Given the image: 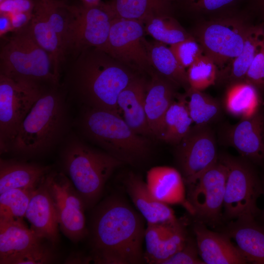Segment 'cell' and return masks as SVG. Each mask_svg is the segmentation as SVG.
<instances>
[{"label":"cell","mask_w":264,"mask_h":264,"mask_svg":"<svg viewBox=\"0 0 264 264\" xmlns=\"http://www.w3.org/2000/svg\"><path fill=\"white\" fill-rule=\"evenodd\" d=\"M143 218L117 196H110L95 207L89 234L95 264H139L145 262Z\"/></svg>","instance_id":"6da1fadb"},{"label":"cell","mask_w":264,"mask_h":264,"mask_svg":"<svg viewBox=\"0 0 264 264\" xmlns=\"http://www.w3.org/2000/svg\"><path fill=\"white\" fill-rule=\"evenodd\" d=\"M136 76L106 52L91 47L72 57L65 81L70 93L86 107L119 113L118 96Z\"/></svg>","instance_id":"7a4b0ae2"},{"label":"cell","mask_w":264,"mask_h":264,"mask_svg":"<svg viewBox=\"0 0 264 264\" xmlns=\"http://www.w3.org/2000/svg\"><path fill=\"white\" fill-rule=\"evenodd\" d=\"M68 118L60 85L46 86L21 123L8 152L32 157L49 151L65 135Z\"/></svg>","instance_id":"3957f363"},{"label":"cell","mask_w":264,"mask_h":264,"mask_svg":"<svg viewBox=\"0 0 264 264\" xmlns=\"http://www.w3.org/2000/svg\"><path fill=\"white\" fill-rule=\"evenodd\" d=\"M80 118L85 136L123 163L134 165L147 157L149 141L135 133L119 115L110 110L86 107Z\"/></svg>","instance_id":"277c9868"},{"label":"cell","mask_w":264,"mask_h":264,"mask_svg":"<svg viewBox=\"0 0 264 264\" xmlns=\"http://www.w3.org/2000/svg\"><path fill=\"white\" fill-rule=\"evenodd\" d=\"M64 168L86 209L93 207L114 170L123 164L107 152L92 148L77 138L70 139L61 154Z\"/></svg>","instance_id":"5b68a950"},{"label":"cell","mask_w":264,"mask_h":264,"mask_svg":"<svg viewBox=\"0 0 264 264\" xmlns=\"http://www.w3.org/2000/svg\"><path fill=\"white\" fill-rule=\"evenodd\" d=\"M14 33L1 48L0 74L44 85H60L61 77L49 55L36 42L28 26Z\"/></svg>","instance_id":"8992f818"},{"label":"cell","mask_w":264,"mask_h":264,"mask_svg":"<svg viewBox=\"0 0 264 264\" xmlns=\"http://www.w3.org/2000/svg\"><path fill=\"white\" fill-rule=\"evenodd\" d=\"M227 169L223 217L227 220L255 219L260 213L257 200L263 194L262 182L247 159L224 155L219 157Z\"/></svg>","instance_id":"52a82bcc"},{"label":"cell","mask_w":264,"mask_h":264,"mask_svg":"<svg viewBox=\"0 0 264 264\" xmlns=\"http://www.w3.org/2000/svg\"><path fill=\"white\" fill-rule=\"evenodd\" d=\"M47 86L0 74L1 154L8 152L21 123Z\"/></svg>","instance_id":"ba28073f"},{"label":"cell","mask_w":264,"mask_h":264,"mask_svg":"<svg viewBox=\"0 0 264 264\" xmlns=\"http://www.w3.org/2000/svg\"><path fill=\"white\" fill-rule=\"evenodd\" d=\"M248 26L239 19L225 18L204 23L197 30L195 39L220 69L218 73L241 53Z\"/></svg>","instance_id":"9c48e42d"},{"label":"cell","mask_w":264,"mask_h":264,"mask_svg":"<svg viewBox=\"0 0 264 264\" xmlns=\"http://www.w3.org/2000/svg\"><path fill=\"white\" fill-rule=\"evenodd\" d=\"M227 177V168L218 158L197 178L186 185L187 199L198 221L215 225L221 220Z\"/></svg>","instance_id":"30bf717a"},{"label":"cell","mask_w":264,"mask_h":264,"mask_svg":"<svg viewBox=\"0 0 264 264\" xmlns=\"http://www.w3.org/2000/svg\"><path fill=\"white\" fill-rule=\"evenodd\" d=\"M47 177L60 230L72 242L81 241L88 234L82 198L64 173L50 171Z\"/></svg>","instance_id":"8fae6325"},{"label":"cell","mask_w":264,"mask_h":264,"mask_svg":"<svg viewBox=\"0 0 264 264\" xmlns=\"http://www.w3.org/2000/svg\"><path fill=\"white\" fill-rule=\"evenodd\" d=\"M214 132L209 125H194L177 144L175 156L185 185L218 160Z\"/></svg>","instance_id":"7c38bea8"},{"label":"cell","mask_w":264,"mask_h":264,"mask_svg":"<svg viewBox=\"0 0 264 264\" xmlns=\"http://www.w3.org/2000/svg\"><path fill=\"white\" fill-rule=\"evenodd\" d=\"M143 22L114 18L104 51L130 68L150 73Z\"/></svg>","instance_id":"4fadbf2b"},{"label":"cell","mask_w":264,"mask_h":264,"mask_svg":"<svg viewBox=\"0 0 264 264\" xmlns=\"http://www.w3.org/2000/svg\"><path fill=\"white\" fill-rule=\"evenodd\" d=\"M114 19L106 3L76 7L70 55L91 47L104 50Z\"/></svg>","instance_id":"5bb4252c"},{"label":"cell","mask_w":264,"mask_h":264,"mask_svg":"<svg viewBox=\"0 0 264 264\" xmlns=\"http://www.w3.org/2000/svg\"><path fill=\"white\" fill-rule=\"evenodd\" d=\"M187 237L184 223L178 219L165 224H147L144 235L145 262L163 264L183 247Z\"/></svg>","instance_id":"9a60e30c"},{"label":"cell","mask_w":264,"mask_h":264,"mask_svg":"<svg viewBox=\"0 0 264 264\" xmlns=\"http://www.w3.org/2000/svg\"><path fill=\"white\" fill-rule=\"evenodd\" d=\"M25 217L38 236L53 246L58 243L59 225L47 175L33 191Z\"/></svg>","instance_id":"2e32d148"},{"label":"cell","mask_w":264,"mask_h":264,"mask_svg":"<svg viewBox=\"0 0 264 264\" xmlns=\"http://www.w3.org/2000/svg\"><path fill=\"white\" fill-rule=\"evenodd\" d=\"M227 139L243 157L261 163L264 160V112L261 109L230 126Z\"/></svg>","instance_id":"e0dca14e"},{"label":"cell","mask_w":264,"mask_h":264,"mask_svg":"<svg viewBox=\"0 0 264 264\" xmlns=\"http://www.w3.org/2000/svg\"><path fill=\"white\" fill-rule=\"evenodd\" d=\"M151 79L147 83L145 110L153 136L162 139L165 132V117L175 99V86L157 72L151 71Z\"/></svg>","instance_id":"ac0fdd59"},{"label":"cell","mask_w":264,"mask_h":264,"mask_svg":"<svg viewBox=\"0 0 264 264\" xmlns=\"http://www.w3.org/2000/svg\"><path fill=\"white\" fill-rule=\"evenodd\" d=\"M199 255L205 264H243L247 262L224 233L208 229L198 221L194 226Z\"/></svg>","instance_id":"d6986e66"},{"label":"cell","mask_w":264,"mask_h":264,"mask_svg":"<svg viewBox=\"0 0 264 264\" xmlns=\"http://www.w3.org/2000/svg\"><path fill=\"white\" fill-rule=\"evenodd\" d=\"M146 183L150 193L166 204H180L192 215L194 210L187 199L185 182L181 173L165 166H155L148 171Z\"/></svg>","instance_id":"ffe728a7"},{"label":"cell","mask_w":264,"mask_h":264,"mask_svg":"<svg viewBox=\"0 0 264 264\" xmlns=\"http://www.w3.org/2000/svg\"><path fill=\"white\" fill-rule=\"evenodd\" d=\"M124 183L133 205L147 224H165L177 219L168 204L158 201L150 193L146 182L139 175L129 173Z\"/></svg>","instance_id":"44dd1931"},{"label":"cell","mask_w":264,"mask_h":264,"mask_svg":"<svg viewBox=\"0 0 264 264\" xmlns=\"http://www.w3.org/2000/svg\"><path fill=\"white\" fill-rule=\"evenodd\" d=\"M223 233L235 241L247 263L264 264V226L255 219L231 220Z\"/></svg>","instance_id":"7402d4cb"},{"label":"cell","mask_w":264,"mask_h":264,"mask_svg":"<svg viewBox=\"0 0 264 264\" xmlns=\"http://www.w3.org/2000/svg\"><path fill=\"white\" fill-rule=\"evenodd\" d=\"M147 83L142 78L135 77L120 92L117 99L119 110L124 119L137 134L153 136L150 130L145 110Z\"/></svg>","instance_id":"603a6c76"},{"label":"cell","mask_w":264,"mask_h":264,"mask_svg":"<svg viewBox=\"0 0 264 264\" xmlns=\"http://www.w3.org/2000/svg\"><path fill=\"white\" fill-rule=\"evenodd\" d=\"M50 171L48 166L1 158L0 194L13 189H35Z\"/></svg>","instance_id":"cb8c5ba5"},{"label":"cell","mask_w":264,"mask_h":264,"mask_svg":"<svg viewBox=\"0 0 264 264\" xmlns=\"http://www.w3.org/2000/svg\"><path fill=\"white\" fill-rule=\"evenodd\" d=\"M43 240L23 221L0 220V264H8L13 258Z\"/></svg>","instance_id":"d4e9b609"},{"label":"cell","mask_w":264,"mask_h":264,"mask_svg":"<svg viewBox=\"0 0 264 264\" xmlns=\"http://www.w3.org/2000/svg\"><path fill=\"white\" fill-rule=\"evenodd\" d=\"M28 29L36 42L49 55L56 72L61 77L67 55L58 36L36 4Z\"/></svg>","instance_id":"484cf974"},{"label":"cell","mask_w":264,"mask_h":264,"mask_svg":"<svg viewBox=\"0 0 264 264\" xmlns=\"http://www.w3.org/2000/svg\"><path fill=\"white\" fill-rule=\"evenodd\" d=\"M264 47V26L262 25L249 26L241 53L226 69L218 73V78L220 77L226 80L229 84L244 81L251 62Z\"/></svg>","instance_id":"4316f807"},{"label":"cell","mask_w":264,"mask_h":264,"mask_svg":"<svg viewBox=\"0 0 264 264\" xmlns=\"http://www.w3.org/2000/svg\"><path fill=\"white\" fill-rule=\"evenodd\" d=\"M262 100L259 89L246 81L229 85L223 106L230 114L241 118L249 117L261 110Z\"/></svg>","instance_id":"83f0119b"},{"label":"cell","mask_w":264,"mask_h":264,"mask_svg":"<svg viewBox=\"0 0 264 264\" xmlns=\"http://www.w3.org/2000/svg\"><path fill=\"white\" fill-rule=\"evenodd\" d=\"M35 4L58 36L68 58L70 55L76 6H69L56 0H39Z\"/></svg>","instance_id":"f1b7e54d"},{"label":"cell","mask_w":264,"mask_h":264,"mask_svg":"<svg viewBox=\"0 0 264 264\" xmlns=\"http://www.w3.org/2000/svg\"><path fill=\"white\" fill-rule=\"evenodd\" d=\"M106 4L114 18L144 22L153 16L168 14L170 0H110Z\"/></svg>","instance_id":"f546056e"},{"label":"cell","mask_w":264,"mask_h":264,"mask_svg":"<svg viewBox=\"0 0 264 264\" xmlns=\"http://www.w3.org/2000/svg\"><path fill=\"white\" fill-rule=\"evenodd\" d=\"M156 41L147 43V49L151 66L160 75L167 79L175 85L190 88L187 70L178 63L170 47Z\"/></svg>","instance_id":"4dcf8cb0"},{"label":"cell","mask_w":264,"mask_h":264,"mask_svg":"<svg viewBox=\"0 0 264 264\" xmlns=\"http://www.w3.org/2000/svg\"><path fill=\"white\" fill-rule=\"evenodd\" d=\"M193 123L184 95L174 99L165 117V132L161 140L176 145L188 132Z\"/></svg>","instance_id":"1f68e13d"},{"label":"cell","mask_w":264,"mask_h":264,"mask_svg":"<svg viewBox=\"0 0 264 264\" xmlns=\"http://www.w3.org/2000/svg\"><path fill=\"white\" fill-rule=\"evenodd\" d=\"M184 96L189 114L195 125H209L220 116L221 104L202 91L190 88Z\"/></svg>","instance_id":"d6a6232c"},{"label":"cell","mask_w":264,"mask_h":264,"mask_svg":"<svg viewBox=\"0 0 264 264\" xmlns=\"http://www.w3.org/2000/svg\"><path fill=\"white\" fill-rule=\"evenodd\" d=\"M144 22L145 31L164 44L171 45L192 37L168 14L153 16Z\"/></svg>","instance_id":"836d02e7"},{"label":"cell","mask_w":264,"mask_h":264,"mask_svg":"<svg viewBox=\"0 0 264 264\" xmlns=\"http://www.w3.org/2000/svg\"><path fill=\"white\" fill-rule=\"evenodd\" d=\"M34 190L13 189L0 194V220L23 221Z\"/></svg>","instance_id":"e575fe53"},{"label":"cell","mask_w":264,"mask_h":264,"mask_svg":"<svg viewBox=\"0 0 264 264\" xmlns=\"http://www.w3.org/2000/svg\"><path fill=\"white\" fill-rule=\"evenodd\" d=\"M187 74L190 88L203 91L215 84L218 68L210 58L203 54L187 68Z\"/></svg>","instance_id":"d590c367"},{"label":"cell","mask_w":264,"mask_h":264,"mask_svg":"<svg viewBox=\"0 0 264 264\" xmlns=\"http://www.w3.org/2000/svg\"><path fill=\"white\" fill-rule=\"evenodd\" d=\"M169 47L179 64L185 69L204 54L201 46L193 37L172 44Z\"/></svg>","instance_id":"8d00e7d4"},{"label":"cell","mask_w":264,"mask_h":264,"mask_svg":"<svg viewBox=\"0 0 264 264\" xmlns=\"http://www.w3.org/2000/svg\"><path fill=\"white\" fill-rule=\"evenodd\" d=\"M56 256L52 248L42 241L11 260L8 264H43L52 263Z\"/></svg>","instance_id":"74e56055"},{"label":"cell","mask_w":264,"mask_h":264,"mask_svg":"<svg viewBox=\"0 0 264 264\" xmlns=\"http://www.w3.org/2000/svg\"><path fill=\"white\" fill-rule=\"evenodd\" d=\"M198 255L196 240L188 237L183 247L163 264H205Z\"/></svg>","instance_id":"f35d334b"},{"label":"cell","mask_w":264,"mask_h":264,"mask_svg":"<svg viewBox=\"0 0 264 264\" xmlns=\"http://www.w3.org/2000/svg\"><path fill=\"white\" fill-rule=\"evenodd\" d=\"M238 0H180L188 10L195 12L207 13L227 8Z\"/></svg>","instance_id":"ab89813d"},{"label":"cell","mask_w":264,"mask_h":264,"mask_svg":"<svg viewBox=\"0 0 264 264\" xmlns=\"http://www.w3.org/2000/svg\"><path fill=\"white\" fill-rule=\"evenodd\" d=\"M245 81L264 89V47L257 53L247 71Z\"/></svg>","instance_id":"60d3db41"},{"label":"cell","mask_w":264,"mask_h":264,"mask_svg":"<svg viewBox=\"0 0 264 264\" xmlns=\"http://www.w3.org/2000/svg\"><path fill=\"white\" fill-rule=\"evenodd\" d=\"M35 5L32 0H5L0 2V13L33 12Z\"/></svg>","instance_id":"b9f144b4"},{"label":"cell","mask_w":264,"mask_h":264,"mask_svg":"<svg viewBox=\"0 0 264 264\" xmlns=\"http://www.w3.org/2000/svg\"><path fill=\"white\" fill-rule=\"evenodd\" d=\"M33 12H16L11 15L13 31H20L28 26L31 20Z\"/></svg>","instance_id":"7bdbcfd3"},{"label":"cell","mask_w":264,"mask_h":264,"mask_svg":"<svg viewBox=\"0 0 264 264\" xmlns=\"http://www.w3.org/2000/svg\"><path fill=\"white\" fill-rule=\"evenodd\" d=\"M13 31L11 15L8 13H0V36L2 37L9 32Z\"/></svg>","instance_id":"ee69618b"},{"label":"cell","mask_w":264,"mask_h":264,"mask_svg":"<svg viewBox=\"0 0 264 264\" xmlns=\"http://www.w3.org/2000/svg\"><path fill=\"white\" fill-rule=\"evenodd\" d=\"M100 0H83L84 5L91 6L99 4Z\"/></svg>","instance_id":"f6af8a7d"},{"label":"cell","mask_w":264,"mask_h":264,"mask_svg":"<svg viewBox=\"0 0 264 264\" xmlns=\"http://www.w3.org/2000/svg\"><path fill=\"white\" fill-rule=\"evenodd\" d=\"M259 6L264 17V0H258Z\"/></svg>","instance_id":"bcb514c9"},{"label":"cell","mask_w":264,"mask_h":264,"mask_svg":"<svg viewBox=\"0 0 264 264\" xmlns=\"http://www.w3.org/2000/svg\"><path fill=\"white\" fill-rule=\"evenodd\" d=\"M262 184H263V194L264 195V178L263 179L262 181ZM262 217L263 220L264 221V209L263 210L262 213Z\"/></svg>","instance_id":"7dc6e473"},{"label":"cell","mask_w":264,"mask_h":264,"mask_svg":"<svg viewBox=\"0 0 264 264\" xmlns=\"http://www.w3.org/2000/svg\"><path fill=\"white\" fill-rule=\"evenodd\" d=\"M4 0H0V2H1L2 1H3Z\"/></svg>","instance_id":"c3c4849f"}]
</instances>
